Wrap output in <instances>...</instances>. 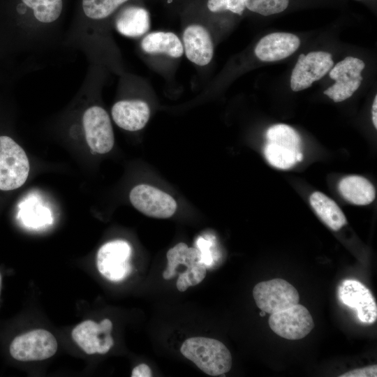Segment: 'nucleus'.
Listing matches in <instances>:
<instances>
[{
	"mask_svg": "<svg viewBox=\"0 0 377 377\" xmlns=\"http://www.w3.org/2000/svg\"><path fill=\"white\" fill-rule=\"evenodd\" d=\"M181 353L200 370L211 376L228 372L232 367V355L228 348L216 339L195 337L186 339Z\"/></svg>",
	"mask_w": 377,
	"mask_h": 377,
	"instance_id": "obj_1",
	"label": "nucleus"
},
{
	"mask_svg": "<svg viewBox=\"0 0 377 377\" xmlns=\"http://www.w3.org/2000/svg\"><path fill=\"white\" fill-rule=\"evenodd\" d=\"M266 138L264 155L271 165L287 170L302 160L300 137L290 126L273 125L267 131Z\"/></svg>",
	"mask_w": 377,
	"mask_h": 377,
	"instance_id": "obj_2",
	"label": "nucleus"
},
{
	"mask_svg": "<svg viewBox=\"0 0 377 377\" xmlns=\"http://www.w3.org/2000/svg\"><path fill=\"white\" fill-rule=\"evenodd\" d=\"M168 265L163 272V277L169 280L177 274V268L180 265L186 269L180 273L177 281L179 291L184 292L189 286H193L202 281L206 276V265L202 262L198 249L188 247L180 242L169 249L166 254Z\"/></svg>",
	"mask_w": 377,
	"mask_h": 377,
	"instance_id": "obj_3",
	"label": "nucleus"
},
{
	"mask_svg": "<svg viewBox=\"0 0 377 377\" xmlns=\"http://www.w3.org/2000/svg\"><path fill=\"white\" fill-rule=\"evenodd\" d=\"M29 172V163L24 149L12 138L0 136V190L20 187Z\"/></svg>",
	"mask_w": 377,
	"mask_h": 377,
	"instance_id": "obj_4",
	"label": "nucleus"
},
{
	"mask_svg": "<svg viewBox=\"0 0 377 377\" xmlns=\"http://www.w3.org/2000/svg\"><path fill=\"white\" fill-rule=\"evenodd\" d=\"M257 306L263 311L274 313L300 302L296 288L282 279H274L257 283L253 289Z\"/></svg>",
	"mask_w": 377,
	"mask_h": 377,
	"instance_id": "obj_5",
	"label": "nucleus"
},
{
	"mask_svg": "<svg viewBox=\"0 0 377 377\" xmlns=\"http://www.w3.org/2000/svg\"><path fill=\"white\" fill-rule=\"evenodd\" d=\"M58 348L54 336L37 329L16 337L10 346L11 356L19 361H39L53 356Z\"/></svg>",
	"mask_w": 377,
	"mask_h": 377,
	"instance_id": "obj_6",
	"label": "nucleus"
},
{
	"mask_svg": "<svg viewBox=\"0 0 377 377\" xmlns=\"http://www.w3.org/2000/svg\"><path fill=\"white\" fill-rule=\"evenodd\" d=\"M131 251V246L124 240L117 239L105 243L97 253L98 272L111 281L124 280L132 272L129 262Z\"/></svg>",
	"mask_w": 377,
	"mask_h": 377,
	"instance_id": "obj_7",
	"label": "nucleus"
},
{
	"mask_svg": "<svg viewBox=\"0 0 377 377\" xmlns=\"http://www.w3.org/2000/svg\"><path fill=\"white\" fill-rule=\"evenodd\" d=\"M268 323L275 334L289 340L301 339L314 327L311 313L299 303L279 312L271 313Z\"/></svg>",
	"mask_w": 377,
	"mask_h": 377,
	"instance_id": "obj_8",
	"label": "nucleus"
},
{
	"mask_svg": "<svg viewBox=\"0 0 377 377\" xmlns=\"http://www.w3.org/2000/svg\"><path fill=\"white\" fill-rule=\"evenodd\" d=\"M364 67L362 60L353 57L338 62L330 71V77L335 83L325 90L324 94L337 103L350 98L363 80L361 72Z\"/></svg>",
	"mask_w": 377,
	"mask_h": 377,
	"instance_id": "obj_9",
	"label": "nucleus"
},
{
	"mask_svg": "<svg viewBox=\"0 0 377 377\" xmlns=\"http://www.w3.org/2000/svg\"><path fill=\"white\" fill-rule=\"evenodd\" d=\"M82 124L87 142L93 151L103 154L112 149L113 130L109 115L103 108L95 105L87 109Z\"/></svg>",
	"mask_w": 377,
	"mask_h": 377,
	"instance_id": "obj_10",
	"label": "nucleus"
},
{
	"mask_svg": "<svg viewBox=\"0 0 377 377\" xmlns=\"http://www.w3.org/2000/svg\"><path fill=\"white\" fill-rule=\"evenodd\" d=\"M129 198L135 208L153 218H169L177 209V203L173 198L147 184H139L132 188Z\"/></svg>",
	"mask_w": 377,
	"mask_h": 377,
	"instance_id": "obj_11",
	"label": "nucleus"
},
{
	"mask_svg": "<svg viewBox=\"0 0 377 377\" xmlns=\"http://www.w3.org/2000/svg\"><path fill=\"white\" fill-rule=\"evenodd\" d=\"M334 65L332 55L326 52H311L301 54L292 71L290 88L298 91L311 86L322 78Z\"/></svg>",
	"mask_w": 377,
	"mask_h": 377,
	"instance_id": "obj_12",
	"label": "nucleus"
},
{
	"mask_svg": "<svg viewBox=\"0 0 377 377\" xmlns=\"http://www.w3.org/2000/svg\"><path fill=\"white\" fill-rule=\"evenodd\" d=\"M340 301L355 311L357 317L363 323L373 324L377 319V306L370 290L361 282L346 279L338 289Z\"/></svg>",
	"mask_w": 377,
	"mask_h": 377,
	"instance_id": "obj_13",
	"label": "nucleus"
},
{
	"mask_svg": "<svg viewBox=\"0 0 377 377\" xmlns=\"http://www.w3.org/2000/svg\"><path fill=\"white\" fill-rule=\"evenodd\" d=\"M300 45V38L293 34L272 33L259 40L255 47V54L263 61H279L293 54Z\"/></svg>",
	"mask_w": 377,
	"mask_h": 377,
	"instance_id": "obj_14",
	"label": "nucleus"
},
{
	"mask_svg": "<svg viewBox=\"0 0 377 377\" xmlns=\"http://www.w3.org/2000/svg\"><path fill=\"white\" fill-rule=\"evenodd\" d=\"M183 43L186 57L193 63L205 66L212 60L214 53L212 40L202 26H188L183 34Z\"/></svg>",
	"mask_w": 377,
	"mask_h": 377,
	"instance_id": "obj_15",
	"label": "nucleus"
},
{
	"mask_svg": "<svg viewBox=\"0 0 377 377\" xmlns=\"http://www.w3.org/2000/svg\"><path fill=\"white\" fill-rule=\"evenodd\" d=\"M149 115L148 105L141 100L120 101L112 108V119L116 124L129 131H136L145 127Z\"/></svg>",
	"mask_w": 377,
	"mask_h": 377,
	"instance_id": "obj_16",
	"label": "nucleus"
},
{
	"mask_svg": "<svg viewBox=\"0 0 377 377\" xmlns=\"http://www.w3.org/2000/svg\"><path fill=\"white\" fill-rule=\"evenodd\" d=\"M115 27L121 34L125 36H141L150 27L149 13L142 7L127 6L117 15L115 20Z\"/></svg>",
	"mask_w": 377,
	"mask_h": 377,
	"instance_id": "obj_17",
	"label": "nucleus"
},
{
	"mask_svg": "<svg viewBox=\"0 0 377 377\" xmlns=\"http://www.w3.org/2000/svg\"><path fill=\"white\" fill-rule=\"evenodd\" d=\"M339 190L347 201L356 205H369L376 197L373 184L365 177L358 175H350L341 179Z\"/></svg>",
	"mask_w": 377,
	"mask_h": 377,
	"instance_id": "obj_18",
	"label": "nucleus"
},
{
	"mask_svg": "<svg viewBox=\"0 0 377 377\" xmlns=\"http://www.w3.org/2000/svg\"><path fill=\"white\" fill-rule=\"evenodd\" d=\"M310 204L322 221L334 231L347 223L346 218L337 204L324 193L316 191L309 197Z\"/></svg>",
	"mask_w": 377,
	"mask_h": 377,
	"instance_id": "obj_19",
	"label": "nucleus"
},
{
	"mask_svg": "<svg viewBox=\"0 0 377 377\" xmlns=\"http://www.w3.org/2000/svg\"><path fill=\"white\" fill-rule=\"evenodd\" d=\"M142 49L149 54H165L180 57L184 52L183 45L174 33L156 31L147 35L142 40Z\"/></svg>",
	"mask_w": 377,
	"mask_h": 377,
	"instance_id": "obj_20",
	"label": "nucleus"
},
{
	"mask_svg": "<svg viewBox=\"0 0 377 377\" xmlns=\"http://www.w3.org/2000/svg\"><path fill=\"white\" fill-rule=\"evenodd\" d=\"M101 334H104L100 325L87 320L77 325L73 330L71 336L75 342L87 354L92 355L96 353L100 354L104 342L103 339L98 337Z\"/></svg>",
	"mask_w": 377,
	"mask_h": 377,
	"instance_id": "obj_21",
	"label": "nucleus"
},
{
	"mask_svg": "<svg viewBox=\"0 0 377 377\" xmlns=\"http://www.w3.org/2000/svg\"><path fill=\"white\" fill-rule=\"evenodd\" d=\"M37 199L31 197L20 205L18 216L27 227L41 228L52 223L50 209L40 205Z\"/></svg>",
	"mask_w": 377,
	"mask_h": 377,
	"instance_id": "obj_22",
	"label": "nucleus"
},
{
	"mask_svg": "<svg viewBox=\"0 0 377 377\" xmlns=\"http://www.w3.org/2000/svg\"><path fill=\"white\" fill-rule=\"evenodd\" d=\"M22 2L33 9L34 17L43 23L54 22L60 16L62 0H22Z\"/></svg>",
	"mask_w": 377,
	"mask_h": 377,
	"instance_id": "obj_23",
	"label": "nucleus"
},
{
	"mask_svg": "<svg viewBox=\"0 0 377 377\" xmlns=\"http://www.w3.org/2000/svg\"><path fill=\"white\" fill-rule=\"evenodd\" d=\"M128 0H82V8L87 17L104 19Z\"/></svg>",
	"mask_w": 377,
	"mask_h": 377,
	"instance_id": "obj_24",
	"label": "nucleus"
},
{
	"mask_svg": "<svg viewBox=\"0 0 377 377\" xmlns=\"http://www.w3.org/2000/svg\"><path fill=\"white\" fill-rule=\"evenodd\" d=\"M245 7L252 12L267 16L283 12L289 0H244Z\"/></svg>",
	"mask_w": 377,
	"mask_h": 377,
	"instance_id": "obj_25",
	"label": "nucleus"
},
{
	"mask_svg": "<svg viewBox=\"0 0 377 377\" xmlns=\"http://www.w3.org/2000/svg\"><path fill=\"white\" fill-rule=\"evenodd\" d=\"M376 364L367 366L361 369H356L349 371L342 375L341 377H376L377 376Z\"/></svg>",
	"mask_w": 377,
	"mask_h": 377,
	"instance_id": "obj_26",
	"label": "nucleus"
},
{
	"mask_svg": "<svg viewBox=\"0 0 377 377\" xmlns=\"http://www.w3.org/2000/svg\"><path fill=\"white\" fill-rule=\"evenodd\" d=\"M132 377H151V372L148 365L140 364L133 369L131 373Z\"/></svg>",
	"mask_w": 377,
	"mask_h": 377,
	"instance_id": "obj_27",
	"label": "nucleus"
},
{
	"mask_svg": "<svg viewBox=\"0 0 377 377\" xmlns=\"http://www.w3.org/2000/svg\"><path fill=\"white\" fill-rule=\"evenodd\" d=\"M208 9L214 13L228 10L226 0H208Z\"/></svg>",
	"mask_w": 377,
	"mask_h": 377,
	"instance_id": "obj_28",
	"label": "nucleus"
},
{
	"mask_svg": "<svg viewBox=\"0 0 377 377\" xmlns=\"http://www.w3.org/2000/svg\"><path fill=\"white\" fill-rule=\"evenodd\" d=\"M228 10L241 15L245 8L244 0H226Z\"/></svg>",
	"mask_w": 377,
	"mask_h": 377,
	"instance_id": "obj_29",
	"label": "nucleus"
},
{
	"mask_svg": "<svg viewBox=\"0 0 377 377\" xmlns=\"http://www.w3.org/2000/svg\"><path fill=\"white\" fill-rule=\"evenodd\" d=\"M99 325L103 329L104 334H110L112 328V323L110 320L108 318L103 319Z\"/></svg>",
	"mask_w": 377,
	"mask_h": 377,
	"instance_id": "obj_30",
	"label": "nucleus"
},
{
	"mask_svg": "<svg viewBox=\"0 0 377 377\" xmlns=\"http://www.w3.org/2000/svg\"><path fill=\"white\" fill-rule=\"evenodd\" d=\"M376 111H377V96H376L375 98H374V103H373V105H372V110H371V112H372V121H373V124H374V126L375 128H377Z\"/></svg>",
	"mask_w": 377,
	"mask_h": 377,
	"instance_id": "obj_31",
	"label": "nucleus"
},
{
	"mask_svg": "<svg viewBox=\"0 0 377 377\" xmlns=\"http://www.w3.org/2000/svg\"><path fill=\"white\" fill-rule=\"evenodd\" d=\"M265 314H266V313H265V311H262L260 312V316H265Z\"/></svg>",
	"mask_w": 377,
	"mask_h": 377,
	"instance_id": "obj_32",
	"label": "nucleus"
},
{
	"mask_svg": "<svg viewBox=\"0 0 377 377\" xmlns=\"http://www.w3.org/2000/svg\"></svg>",
	"mask_w": 377,
	"mask_h": 377,
	"instance_id": "obj_33",
	"label": "nucleus"
}]
</instances>
